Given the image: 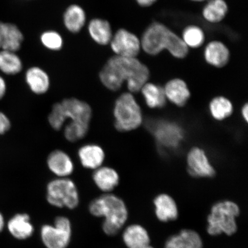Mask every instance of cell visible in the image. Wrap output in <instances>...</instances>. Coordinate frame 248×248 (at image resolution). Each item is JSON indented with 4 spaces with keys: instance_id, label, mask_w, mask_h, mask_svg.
<instances>
[{
    "instance_id": "cell-1",
    "label": "cell",
    "mask_w": 248,
    "mask_h": 248,
    "mask_svg": "<svg viewBox=\"0 0 248 248\" xmlns=\"http://www.w3.org/2000/svg\"><path fill=\"white\" fill-rule=\"evenodd\" d=\"M149 77L148 67L137 58L117 55L108 59L99 74L102 84L113 92L119 91L125 82L130 92H138L147 83Z\"/></svg>"
},
{
    "instance_id": "cell-2",
    "label": "cell",
    "mask_w": 248,
    "mask_h": 248,
    "mask_svg": "<svg viewBox=\"0 0 248 248\" xmlns=\"http://www.w3.org/2000/svg\"><path fill=\"white\" fill-rule=\"evenodd\" d=\"M140 42L142 49L150 55H157L167 49L173 57L183 59L188 52L184 40L160 23L151 24L142 34Z\"/></svg>"
},
{
    "instance_id": "cell-3",
    "label": "cell",
    "mask_w": 248,
    "mask_h": 248,
    "mask_svg": "<svg viewBox=\"0 0 248 248\" xmlns=\"http://www.w3.org/2000/svg\"><path fill=\"white\" fill-rule=\"evenodd\" d=\"M92 215L105 218L102 229L105 233L113 236L125 225L128 217V211L124 202L119 197L106 194L93 200L89 205Z\"/></svg>"
},
{
    "instance_id": "cell-4",
    "label": "cell",
    "mask_w": 248,
    "mask_h": 248,
    "mask_svg": "<svg viewBox=\"0 0 248 248\" xmlns=\"http://www.w3.org/2000/svg\"><path fill=\"white\" fill-rule=\"evenodd\" d=\"M240 213V207L234 202L226 200L216 203L207 217V232L213 236L234 234L237 231L236 218Z\"/></svg>"
},
{
    "instance_id": "cell-5",
    "label": "cell",
    "mask_w": 248,
    "mask_h": 248,
    "mask_svg": "<svg viewBox=\"0 0 248 248\" xmlns=\"http://www.w3.org/2000/svg\"><path fill=\"white\" fill-rule=\"evenodd\" d=\"M114 126L120 132H129L138 128L142 123L140 108L130 93H123L117 99L113 108Z\"/></svg>"
},
{
    "instance_id": "cell-6",
    "label": "cell",
    "mask_w": 248,
    "mask_h": 248,
    "mask_svg": "<svg viewBox=\"0 0 248 248\" xmlns=\"http://www.w3.org/2000/svg\"><path fill=\"white\" fill-rule=\"evenodd\" d=\"M46 200L55 207L76 208L79 203V194L75 183L68 178L52 180L46 187Z\"/></svg>"
},
{
    "instance_id": "cell-7",
    "label": "cell",
    "mask_w": 248,
    "mask_h": 248,
    "mask_svg": "<svg viewBox=\"0 0 248 248\" xmlns=\"http://www.w3.org/2000/svg\"><path fill=\"white\" fill-rule=\"evenodd\" d=\"M71 236V223L65 217H57L54 226L45 225L41 229L42 240L46 248H66Z\"/></svg>"
},
{
    "instance_id": "cell-8",
    "label": "cell",
    "mask_w": 248,
    "mask_h": 248,
    "mask_svg": "<svg viewBox=\"0 0 248 248\" xmlns=\"http://www.w3.org/2000/svg\"><path fill=\"white\" fill-rule=\"evenodd\" d=\"M150 129L161 147L176 150L184 139V130L178 124L160 120L151 124Z\"/></svg>"
},
{
    "instance_id": "cell-9",
    "label": "cell",
    "mask_w": 248,
    "mask_h": 248,
    "mask_svg": "<svg viewBox=\"0 0 248 248\" xmlns=\"http://www.w3.org/2000/svg\"><path fill=\"white\" fill-rule=\"evenodd\" d=\"M109 44L116 55L126 58L137 57L141 48L140 40L137 36L124 29L117 31Z\"/></svg>"
},
{
    "instance_id": "cell-10",
    "label": "cell",
    "mask_w": 248,
    "mask_h": 248,
    "mask_svg": "<svg viewBox=\"0 0 248 248\" xmlns=\"http://www.w3.org/2000/svg\"><path fill=\"white\" fill-rule=\"evenodd\" d=\"M65 123L89 125L93 116L92 108L87 102L76 98L64 99L60 102Z\"/></svg>"
},
{
    "instance_id": "cell-11",
    "label": "cell",
    "mask_w": 248,
    "mask_h": 248,
    "mask_svg": "<svg viewBox=\"0 0 248 248\" xmlns=\"http://www.w3.org/2000/svg\"><path fill=\"white\" fill-rule=\"evenodd\" d=\"M188 171L195 178H212L215 175V170L209 162L204 151L200 148H194L187 156Z\"/></svg>"
},
{
    "instance_id": "cell-12",
    "label": "cell",
    "mask_w": 248,
    "mask_h": 248,
    "mask_svg": "<svg viewBox=\"0 0 248 248\" xmlns=\"http://www.w3.org/2000/svg\"><path fill=\"white\" fill-rule=\"evenodd\" d=\"M23 40V34L16 25L0 21V50L17 52Z\"/></svg>"
},
{
    "instance_id": "cell-13",
    "label": "cell",
    "mask_w": 248,
    "mask_h": 248,
    "mask_svg": "<svg viewBox=\"0 0 248 248\" xmlns=\"http://www.w3.org/2000/svg\"><path fill=\"white\" fill-rule=\"evenodd\" d=\"M46 164L49 170L58 178H67L74 172L72 159L66 152L61 150L52 151L46 159Z\"/></svg>"
},
{
    "instance_id": "cell-14",
    "label": "cell",
    "mask_w": 248,
    "mask_h": 248,
    "mask_svg": "<svg viewBox=\"0 0 248 248\" xmlns=\"http://www.w3.org/2000/svg\"><path fill=\"white\" fill-rule=\"evenodd\" d=\"M80 164L85 169L95 170L103 165L105 151L100 145L88 144L82 145L78 151Z\"/></svg>"
},
{
    "instance_id": "cell-15",
    "label": "cell",
    "mask_w": 248,
    "mask_h": 248,
    "mask_svg": "<svg viewBox=\"0 0 248 248\" xmlns=\"http://www.w3.org/2000/svg\"><path fill=\"white\" fill-rule=\"evenodd\" d=\"M155 212L160 221L167 222L175 221L179 216V210L176 202L170 195L160 194L154 201Z\"/></svg>"
},
{
    "instance_id": "cell-16",
    "label": "cell",
    "mask_w": 248,
    "mask_h": 248,
    "mask_svg": "<svg viewBox=\"0 0 248 248\" xmlns=\"http://www.w3.org/2000/svg\"><path fill=\"white\" fill-rule=\"evenodd\" d=\"M25 79L30 91L36 95L46 94L50 88V78L46 71L38 66L29 68Z\"/></svg>"
},
{
    "instance_id": "cell-17",
    "label": "cell",
    "mask_w": 248,
    "mask_h": 248,
    "mask_svg": "<svg viewBox=\"0 0 248 248\" xmlns=\"http://www.w3.org/2000/svg\"><path fill=\"white\" fill-rule=\"evenodd\" d=\"M204 57L207 63L216 67L227 64L230 59V52L221 42L213 41L208 43L204 50Z\"/></svg>"
},
{
    "instance_id": "cell-18",
    "label": "cell",
    "mask_w": 248,
    "mask_h": 248,
    "mask_svg": "<svg viewBox=\"0 0 248 248\" xmlns=\"http://www.w3.org/2000/svg\"><path fill=\"white\" fill-rule=\"evenodd\" d=\"M93 179L100 190L109 193L119 185L120 176L115 170L102 166L94 170Z\"/></svg>"
},
{
    "instance_id": "cell-19",
    "label": "cell",
    "mask_w": 248,
    "mask_h": 248,
    "mask_svg": "<svg viewBox=\"0 0 248 248\" xmlns=\"http://www.w3.org/2000/svg\"><path fill=\"white\" fill-rule=\"evenodd\" d=\"M7 228L12 236L18 240H26L32 236L34 228L27 214H17L9 220Z\"/></svg>"
},
{
    "instance_id": "cell-20",
    "label": "cell",
    "mask_w": 248,
    "mask_h": 248,
    "mask_svg": "<svg viewBox=\"0 0 248 248\" xmlns=\"http://www.w3.org/2000/svg\"><path fill=\"white\" fill-rule=\"evenodd\" d=\"M88 31L92 39L101 46L109 44L113 35L109 22L100 18H93L90 21Z\"/></svg>"
},
{
    "instance_id": "cell-21",
    "label": "cell",
    "mask_w": 248,
    "mask_h": 248,
    "mask_svg": "<svg viewBox=\"0 0 248 248\" xmlns=\"http://www.w3.org/2000/svg\"><path fill=\"white\" fill-rule=\"evenodd\" d=\"M63 20L65 27L69 32L78 33L86 24V12L79 5H71L64 11Z\"/></svg>"
},
{
    "instance_id": "cell-22",
    "label": "cell",
    "mask_w": 248,
    "mask_h": 248,
    "mask_svg": "<svg viewBox=\"0 0 248 248\" xmlns=\"http://www.w3.org/2000/svg\"><path fill=\"white\" fill-rule=\"evenodd\" d=\"M123 240L128 248H138L150 245V237L143 226L133 224L124 231Z\"/></svg>"
},
{
    "instance_id": "cell-23",
    "label": "cell",
    "mask_w": 248,
    "mask_h": 248,
    "mask_svg": "<svg viewBox=\"0 0 248 248\" xmlns=\"http://www.w3.org/2000/svg\"><path fill=\"white\" fill-rule=\"evenodd\" d=\"M164 91L166 98L178 107L184 106L190 96L187 85L181 79L170 80Z\"/></svg>"
},
{
    "instance_id": "cell-24",
    "label": "cell",
    "mask_w": 248,
    "mask_h": 248,
    "mask_svg": "<svg viewBox=\"0 0 248 248\" xmlns=\"http://www.w3.org/2000/svg\"><path fill=\"white\" fill-rule=\"evenodd\" d=\"M167 241L178 248H202L203 241L197 232L184 229L179 233L170 236Z\"/></svg>"
},
{
    "instance_id": "cell-25",
    "label": "cell",
    "mask_w": 248,
    "mask_h": 248,
    "mask_svg": "<svg viewBox=\"0 0 248 248\" xmlns=\"http://www.w3.org/2000/svg\"><path fill=\"white\" fill-rule=\"evenodd\" d=\"M228 11L225 0H209L203 11V17L211 23H218L224 20Z\"/></svg>"
},
{
    "instance_id": "cell-26",
    "label": "cell",
    "mask_w": 248,
    "mask_h": 248,
    "mask_svg": "<svg viewBox=\"0 0 248 248\" xmlns=\"http://www.w3.org/2000/svg\"><path fill=\"white\" fill-rule=\"evenodd\" d=\"M141 90L145 102L151 108H161L164 107L166 97L164 89L154 83H145Z\"/></svg>"
},
{
    "instance_id": "cell-27",
    "label": "cell",
    "mask_w": 248,
    "mask_h": 248,
    "mask_svg": "<svg viewBox=\"0 0 248 248\" xmlns=\"http://www.w3.org/2000/svg\"><path fill=\"white\" fill-rule=\"evenodd\" d=\"M23 69V62L15 52L0 50V70L9 76L20 73Z\"/></svg>"
},
{
    "instance_id": "cell-28",
    "label": "cell",
    "mask_w": 248,
    "mask_h": 248,
    "mask_svg": "<svg viewBox=\"0 0 248 248\" xmlns=\"http://www.w3.org/2000/svg\"><path fill=\"white\" fill-rule=\"evenodd\" d=\"M209 108L211 114L217 120H224L232 112L231 102L223 97L214 98L210 102Z\"/></svg>"
},
{
    "instance_id": "cell-29",
    "label": "cell",
    "mask_w": 248,
    "mask_h": 248,
    "mask_svg": "<svg viewBox=\"0 0 248 248\" xmlns=\"http://www.w3.org/2000/svg\"><path fill=\"white\" fill-rule=\"evenodd\" d=\"M182 40L187 47L197 48L202 46L205 40L203 31L196 26L185 28L182 33Z\"/></svg>"
},
{
    "instance_id": "cell-30",
    "label": "cell",
    "mask_w": 248,
    "mask_h": 248,
    "mask_svg": "<svg viewBox=\"0 0 248 248\" xmlns=\"http://www.w3.org/2000/svg\"><path fill=\"white\" fill-rule=\"evenodd\" d=\"M89 125L68 123L64 126V135L68 141L76 142L85 137L89 130Z\"/></svg>"
},
{
    "instance_id": "cell-31",
    "label": "cell",
    "mask_w": 248,
    "mask_h": 248,
    "mask_svg": "<svg viewBox=\"0 0 248 248\" xmlns=\"http://www.w3.org/2000/svg\"><path fill=\"white\" fill-rule=\"evenodd\" d=\"M40 41L46 48L52 51H60L63 45V38L55 31H45L40 36Z\"/></svg>"
},
{
    "instance_id": "cell-32",
    "label": "cell",
    "mask_w": 248,
    "mask_h": 248,
    "mask_svg": "<svg viewBox=\"0 0 248 248\" xmlns=\"http://www.w3.org/2000/svg\"><path fill=\"white\" fill-rule=\"evenodd\" d=\"M49 125L55 131H60L64 126L65 121L62 113L60 102H57L52 106L48 117Z\"/></svg>"
},
{
    "instance_id": "cell-33",
    "label": "cell",
    "mask_w": 248,
    "mask_h": 248,
    "mask_svg": "<svg viewBox=\"0 0 248 248\" xmlns=\"http://www.w3.org/2000/svg\"><path fill=\"white\" fill-rule=\"evenodd\" d=\"M11 123L4 113L0 111V136L4 135L11 129Z\"/></svg>"
},
{
    "instance_id": "cell-34",
    "label": "cell",
    "mask_w": 248,
    "mask_h": 248,
    "mask_svg": "<svg viewBox=\"0 0 248 248\" xmlns=\"http://www.w3.org/2000/svg\"><path fill=\"white\" fill-rule=\"evenodd\" d=\"M6 91H7V85L4 78L0 76V100L4 97Z\"/></svg>"
},
{
    "instance_id": "cell-35",
    "label": "cell",
    "mask_w": 248,
    "mask_h": 248,
    "mask_svg": "<svg viewBox=\"0 0 248 248\" xmlns=\"http://www.w3.org/2000/svg\"><path fill=\"white\" fill-rule=\"evenodd\" d=\"M139 5L142 7H148L153 5L157 0H135Z\"/></svg>"
},
{
    "instance_id": "cell-36",
    "label": "cell",
    "mask_w": 248,
    "mask_h": 248,
    "mask_svg": "<svg viewBox=\"0 0 248 248\" xmlns=\"http://www.w3.org/2000/svg\"><path fill=\"white\" fill-rule=\"evenodd\" d=\"M248 106L246 104L243 108L242 110V115L243 116L244 119L246 122H248Z\"/></svg>"
},
{
    "instance_id": "cell-37",
    "label": "cell",
    "mask_w": 248,
    "mask_h": 248,
    "mask_svg": "<svg viewBox=\"0 0 248 248\" xmlns=\"http://www.w3.org/2000/svg\"><path fill=\"white\" fill-rule=\"evenodd\" d=\"M5 226V221L4 217L2 215V214L0 213V232H1L3 229H4Z\"/></svg>"
},
{
    "instance_id": "cell-38",
    "label": "cell",
    "mask_w": 248,
    "mask_h": 248,
    "mask_svg": "<svg viewBox=\"0 0 248 248\" xmlns=\"http://www.w3.org/2000/svg\"><path fill=\"white\" fill-rule=\"evenodd\" d=\"M164 248H178V247L173 246L172 244H170L168 241H166L165 244V247Z\"/></svg>"
},
{
    "instance_id": "cell-39",
    "label": "cell",
    "mask_w": 248,
    "mask_h": 248,
    "mask_svg": "<svg viewBox=\"0 0 248 248\" xmlns=\"http://www.w3.org/2000/svg\"><path fill=\"white\" fill-rule=\"evenodd\" d=\"M153 248V247H151L150 246V245H148V246H144V247H140V248Z\"/></svg>"
},
{
    "instance_id": "cell-40",
    "label": "cell",
    "mask_w": 248,
    "mask_h": 248,
    "mask_svg": "<svg viewBox=\"0 0 248 248\" xmlns=\"http://www.w3.org/2000/svg\"><path fill=\"white\" fill-rule=\"evenodd\" d=\"M191 1L195 2H202L205 1V0H191Z\"/></svg>"
}]
</instances>
